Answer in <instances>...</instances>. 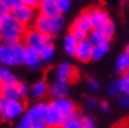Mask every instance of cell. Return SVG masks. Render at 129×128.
<instances>
[{
  "mask_svg": "<svg viewBox=\"0 0 129 128\" xmlns=\"http://www.w3.org/2000/svg\"><path fill=\"white\" fill-rule=\"evenodd\" d=\"M38 12H39L38 14L44 16V17H59V16H61L55 0H42L41 4L38 5Z\"/></svg>",
  "mask_w": 129,
  "mask_h": 128,
  "instance_id": "13",
  "label": "cell"
},
{
  "mask_svg": "<svg viewBox=\"0 0 129 128\" xmlns=\"http://www.w3.org/2000/svg\"><path fill=\"white\" fill-rule=\"evenodd\" d=\"M42 0H22V4H25L27 7H31V8H37L38 5L41 4Z\"/></svg>",
  "mask_w": 129,
  "mask_h": 128,
  "instance_id": "40",
  "label": "cell"
},
{
  "mask_svg": "<svg viewBox=\"0 0 129 128\" xmlns=\"http://www.w3.org/2000/svg\"><path fill=\"white\" fill-rule=\"evenodd\" d=\"M77 46H78V42L74 39V37L72 34L68 33L64 37V41H63L64 52H65L68 56H74L76 55V51H77Z\"/></svg>",
  "mask_w": 129,
  "mask_h": 128,
  "instance_id": "19",
  "label": "cell"
},
{
  "mask_svg": "<svg viewBox=\"0 0 129 128\" xmlns=\"http://www.w3.org/2000/svg\"><path fill=\"white\" fill-rule=\"evenodd\" d=\"M48 94L52 97V99H63L68 98L69 94V85L59 80H52L48 84Z\"/></svg>",
  "mask_w": 129,
  "mask_h": 128,
  "instance_id": "9",
  "label": "cell"
},
{
  "mask_svg": "<svg viewBox=\"0 0 129 128\" xmlns=\"http://www.w3.org/2000/svg\"><path fill=\"white\" fill-rule=\"evenodd\" d=\"M98 107H99V110L103 112V114H107V112L111 110V105L108 101H101L99 103H98Z\"/></svg>",
  "mask_w": 129,
  "mask_h": 128,
  "instance_id": "37",
  "label": "cell"
},
{
  "mask_svg": "<svg viewBox=\"0 0 129 128\" xmlns=\"http://www.w3.org/2000/svg\"><path fill=\"white\" fill-rule=\"evenodd\" d=\"M20 90H21L22 98H27V97H30V88L25 84V82H20Z\"/></svg>",
  "mask_w": 129,
  "mask_h": 128,
  "instance_id": "38",
  "label": "cell"
},
{
  "mask_svg": "<svg viewBox=\"0 0 129 128\" xmlns=\"http://www.w3.org/2000/svg\"><path fill=\"white\" fill-rule=\"evenodd\" d=\"M113 128H126V125H115Z\"/></svg>",
  "mask_w": 129,
  "mask_h": 128,
  "instance_id": "45",
  "label": "cell"
},
{
  "mask_svg": "<svg viewBox=\"0 0 129 128\" xmlns=\"http://www.w3.org/2000/svg\"><path fill=\"white\" fill-rule=\"evenodd\" d=\"M56 4H57V8L60 14H64L67 12H69L71 7H72V2L71 0H56Z\"/></svg>",
  "mask_w": 129,
  "mask_h": 128,
  "instance_id": "30",
  "label": "cell"
},
{
  "mask_svg": "<svg viewBox=\"0 0 129 128\" xmlns=\"http://www.w3.org/2000/svg\"><path fill=\"white\" fill-rule=\"evenodd\" d=\"M110 51V41H104L96 46H93V56L91 60H101L103 59Z\"/></svg>",
  "mask_w": 129,
  "mask_h": 128,
  "instance_id": "21",
  "label": "cell"
},
{
  "mask_svg": "<svg viewBox=\"0 0 129 128\" xmlns=\"http://www.w3.org/2000/svg\"><path fill=\"white\" fill-rule=\"evenodd\" d=\"M48 111V103L44 101H38L26 109V114L31 118L33 122H44Z\"/></svg>",
  "mask_w": 129,
  "mask_h": 128,
  "instance_id": "8",
  "label": "cell"
},
{
  "mask_svg": "<svg viewBox=\"0 0 129 128\" xmlns=\"http://www.w3.org/2000/svg\"><path fill=\"white\" fill-rule=\"evenodd\" d=\"M55 52H56L55 44L52 43V42H50L47 46L39 52V54H41V60H42V63H44V64L51 63L52 60H54V58H55Z\"/></svg>",
  "mask_w": 129,
  "mask_h": 128,
  "instance_id": "24",
  "label": "cell"
},
{
  "mask_svg": "<svg viewBox=\"0 0 129 128\" xmlns=\"http://www.w3.org/2000/svg\"><path fill=\"white\" fill-rule=\"evenodd\" d=\"M25 32L26 28L20 24L17 20H14L11 14L0 21V42L2 44L13 46L16 43L22 42Z\"/></svg>",
  "mask_w": 129,
  "mask_h": 128,
  "instance_id": "1",
  "label": "cell"
},
{
  "mask_svg": "<svg viewBox=\"0 0 129 128\" xmlns=\"http://www.w3.org/2000/svg\"><path fill=\"white\" fill-rule=\"evenodd\" d=\"M55 2H56V0H55Z\"/></svg>",
  "mask_w": 129,
  "mask_h": 128,
  "instance_id": "47",
  "label": "cell"
},
{
  "mask_svg": "<svg viewBox=\"0 0 129 128\" xmlns=\"http://www.w3.org/2000/svg\"><path fill=\"white\" fill-rule=\"evenodd\" d=\"M72 28L77 29V30H81V32L89 34L90 32L93 30V24H91V20H90L87 12H82L80 13L77 17L74 18L73 24H72Z\"/></svg>",
  "mask_w": 129,
  "mask_h": 128,
  "instance_id": "15",
  "label": "cell"
},
{
  "mask_svg": "<svg viewBox=\"0 0 129 128\" xmlns=\"http://www.w3.org/2000/svg\"><path fill=\"white\" fill-rule=\"evenodd\" d=\"M93 24V29L99 30L107 39H111L115 34V24L112 22L108 12L101 7H91L86 11Z\"/></svg>",
  "mask_w": 129,
  "mask_h": 128,
  "instance_id": "2",
  "label": "cell"
},
{
  "mask_svg": "<svg viewBox=\"0 0 129 128\" xmlns=\"http://www.w3.org/2000/svg\"><path fill=\"white\" fill-rule=\"evenodd\" d=\"M64 120L65 118L51 103H48V111H47L46 119H44V123L47 124V127L48 128H61Z\"/></svg>",
  "mask_w": 129,
  "mask_h": 128,
  "instance_id": "12",
  "label": "cell"
},
{
  "mask_svg": "<svg viewBox=\"0 0 129 128\" xmlns=\"http://www.w3.org/2000/svg\"><path fill=\"white\" fill-rule=\"evenodd\" d=\"M52 106H54L60 114H61L65 119L69 116V115H72L73 112H76L77 110H76V103L72 101V99H69V98H63V99H52L51 102H50Z\"/></svg>",
  "mask_w": 129,
  "mask_h": 128,
  "instance_id": "11",
  "label": "cell"
},
{
  "mask_svg": "<svg viewBox=\"0 0 129 128\" xmlns=\"http://www.w3.org/2000/svg\"><path fill=\"white\" fill-rule=\"evenodd\" d=\"M47 94H48V82L46 80H39L30 86V97H33L34 99L41 101Z\"/></svg>",
  "mask_w": 129,
  "mask_h": 128,
  "instance_id": "16",
  "label": "cell"
},
{
  "mask_svg": "<svg viewBox=\"0 0 129 128\" xmlns=\"http://www.w3.org/2000/svg\"><path fill=\"white\" fill-rule=\"evenodd\" d=\"M24 64L27 65L29 68L31 69H37L39 68L41 64H42V60H41V54L37 52L31 48H27L25 50V56H24Z\"/></svg>",
  "mask_w": 129,
  "mask_h": 128,
  "instance_id": "17",
  "label": "cell"
},
{
  "mask_svg": "<svg viewBox=\"0 0 129 128\" xmlns=\"http://www.w3.org/2000/svg\"><path fill=\"white\" fill-rule=\"evenodd\" d=\"M0 92L5 101H24L20 90V81L13 82V84H2Z\"/></svg>",
  "mask_w": 129,
  "mask_h": 128,
  "instance_id": "10",
  "label": "cell"
},
{
  "mask_svg": "<svg viewBox=\"0 0 129 128\" xmlns=\"http://www.w3.org/2000/svg\"><path fill=\"white\" fill-rule=\"evenodd\" d=\"M31 127H33V120H31V118H30L26 112H25V114L18 119L17 128H31Z\"/></svg>",
  "mask_w": 129,
  "mask_h": 128,
  "instance_id": "29",
  "label": "cell"
},
{
  "mask_svg": "<svg viewBox=\"0 0 129 128\" xmlns=\"http://www.w3.org/2000/svg\"><path fill=\"white\" fill-rule=\"evenodd\" d=\"M34 28L43 33L46 37L51 38V37L59 35L64 29V18L63 16L59 17H44L41 14H37L35 21H34Z\"/></svg>",
  "mask_w": 129,
  "mask_h": 128,
  "instance_id": "3",
  "label": "cell"
},
{
  "mask_svg": "<svg viewBox=\"0 0 129 128\" xmlns=\"http://www.w3.org/2000/svg\"><path fill=\"white\" fill-rule=\"evenodd\" d=\"M0 2H2L9 11H13L14 8L22 5V0H0Z\"/></svg>",
  "mask_w": 129,
  "mask_h": 128,
  "instance_id": "34",
  "label": "cell"
},
{
  "mask_svg": "<svg viewBox=\"0 0 129 128\" xmlns=\"http://www.w3.org/2000/svg\"><path fill=\"white\" fill-rule=\"evenodd\" d=\"M9 14H11V11L7 8V7H5L2 2H0V21L4 20L5 17H8Z\"/></svg>",
  "mask_w": 129,
  "mask_h": 128,
  "instance_id": "39",
  "label": "cell"
},
{
  "mask_svg": "<svg viewBox=\"0 0 129 128\" xmlns=\"http://www.w3.org/2000/svg\"><path fill=\"white\" fill-rule=\"evenodd\" d=\"M25 112L26 105L24 101H5L0 110V118L4 122H12V120L20 119Z\"/></svg>",
  "mask_w": 129,
  "mask_h": 128,
  "instance_id": "5",
  "label": "cell"
},
{
  "mask_svg": "<svg viewBox=\"0 0 129 128\" xmlns=\"http://www.w3.org/2000/svg\"><path fill=\"white\" fill-rule=\"evenodd\" d=\"M124 52H125V54H128V56H129V43L126 44V47H125V51H124Z\"/></svg>",
  "mask_w": 129,
  "mask_h": 128,
  "instance_id": "43",
  "label": "cell"
},
{
  "mask_svg": "<svg viewBox=\"0 0 129 128\" xmlns=\"http://www.w3.org/2000/svg\"><path fill=\"white\" fill-rule=\"evenodd\" d=\"M69 34H72V35L74 37V39L77 41L78 43H81V42H83V41H86V39H87V35H89V34H86V33L81 32V30L74 29V28H71V30H69Z\"/></svg>",
  "mask_w": 129,
  "mask_h": 128,
  "instance_id": "31",
  "label": "cell"
},
{
  "mask_svg": "<svg viewBox=\"0 0 129 128\" xmlns=\"http://www.w3.org/2000/svg\"><path fill=\"white\" fill-rule=\"evenodd\" d=\"M54 79L55 80H59V81H63L65 84L69 85L71 82L76 81L78 77V71L77 68L69 62H63L60 63L55 71H54Z\"/></svg>",
  "mask_w": 129,
  "mask_h": 128,
  "instance_id": "6",
  "label": "cell"
},
{
  "mask_svg": "<svg viewBox=\"0 0 129 128\" xmlns=\"http://www.w3.org/2000/svg\"><path fill=\"white\" fill-rule=\"evenodd\" d=\"M120 81V90H121V95H128L129 97V80L125 77L119 79Z\"/></svg>",
  "mask_w": 129,
  "mask_h": 128,
  "instance_id": "32",
  "label": "cell"
},
{
  "mask_svg": "<svg viewBox=\"0 0 129 128\" xmlns=\"http://www.w3.org/2000/svg\"><path fill=\"white\" fill-rule=\"evenodd\" d=\"M117 102L121 109H129V97L128 95H120Z\"/></svg>",
  "mask_w": 129,
  "mask_h": 128,
  "instance_id": "36",
  "label": "cell"
},
{
  "mask_svg": "<svg viewBox=\"0 0 129 128\" xmlns=\"http://www.w3.org/2000/svg\"><path fill=\"white\" fill-rule=\"evenodd\" d=\"M0 81H2V84H13V82H17L18 80L14 72L11 69V67L0 65Z\"/></svg>",
  "mask_w": 129,
  "mask_h": 128,
  "instance_id": "23",
  "label": "cell"
},
{
  "mask_svg": "<svg viewBox=\"0 0 129 128\" xmlns=\"http://www.w3.org/2000/svg\"><path fill=\"white\" fill-rule=\"evenodd\" d=\"M81 120H82L83 128H96V127H95V120H94L91 116L82 115V116H81Z\"/></svg>",
  "mask_w": 129,
  "mask_h": 128,
  "instance_id": "33",
  "label": "cell"
},
{
  "mask_svg": "<svg viewBox=\"0 0 129 128\" xmlns=\"http://www.w3.org/2000/svg\"><path fill=\"white\" fill-rule=\"evenodd\" d=\"M123 77H125V79H128V80H129V71H128V72H126V73L124 74V76H123Z\"/></svg>",
  "mask_w": 129,
  "mask_h": 128,
  "instance_id": "44",
  "label": "cell"
},
{
  "mask_svg": "<svg viewBox=\"0 0 129 128\" xmlns=\"http://www.w3.org/2000/svg\"><path fill=\"white\" fill-rule=\"evenodd\" d=\"M91 56H93V44L87 39L78 43L74 58L81 63H87L89 60H91Z\"/></svg>",
  "mask_w": 129,
  "mask_h": 128,
  "instance_id": "14",
  "label": "cell"
},
{
  "mask_svg": "<svg viewBox=\"0 0 129 128\" xmlns=\"http://www.w3.org/2000/svg\"><path fill=\"white\" fill-rule=\"evenodd\" d=\"M98 103H99V102L95 99V97H87V98L85 99V106L87 109H90V110L98 107Z\"/></svg>",
  "mask_w": 129,
  "mask_h": 128,
  "instance_id": "35",
  "label": "cell"
},
{
  "mask_svg": "<svg viewBox=\"0 0 129 128\" xmlns=\"http://www.w3.org/2000/svg\"><path fill=\"white\" fill-rule=\"evenodd\" d=\"M115 71H116V73L123 74V76L129 71V56H128V54L123 52V54H120L117 56L116 62H115Z\"/></svg>",
  "mask_w": 129,
  "mask_h": 128,
  "instance_id": "20",
  "label": "cell"
},
{
  "mask_svg": "<svg viewBox=\"0 0 129 128\" xmlns=\"http://www.w3.org/2000/svg\"><path fill=\"white\" fill-rule=\"evenodd\" d=\"M87 41L91 43L93 46H96V44H99V43H102V42H104V41H110V39L106 38V37L99 32V30L93 29L91 32L89 33V35H87Z\"/></svg>",
  "mask_w": 129,
  "mask_h": 128,
  "instance_id": "26",
  "label": "cell"
},
{
  "mask_svg": "<svg viewBox=\"0 0 129 128\" xmlns=\"http://www.w3.org/2000/svg\"><path fill=\"white\" fill-rule=\"evenodd\" d=\"M86 88H87V90H89L90 93L95 94V93H98V92L101 90V82H99V80L95 79V77H90V79L87 80Z\"/></svg>",
  "mask_w": 129,
  "mask_h": 128,
  "instance_id": "28",
  "label": "cell"
},
{
  "mask_svg": "<svg viewBox=\"0 0 129 128\" xmlns=\"http://www.w3.org/2000/svg\"><path fill=\"white\" fill-rule=\"evenodd\" d=\"M13 54H14V67L16 65H21L24 64V56H25V44L20 42V43H16L13 44Z\"/></svg>",
  "mask_w": 129,
  "mask_h": 128,
  "instance_id": "25",
  "label": "cell"
},
{
  "mask_svg": "<svg viewBox=\"0 0 129 128\" xmlns=\"http://www.w3.org/2000/svg\"><path fill=\"white\" fill-rule=\"evenodd\" d=\"M31 128H48L47 124L44 122H33V127Z\"/></svg>",
  "mask_w": 129,
  "mask_h": 128,
  "instance_id": "41",
  "label": "cell"
},
{
  "mask_svg": "<svg viewBox=\"0 0 129 128\" xmlns=\"http://www.w3.org/2000/svg\"><path fill=\"white\" fill-rule=\"evenodd\" d=\"M4 102H5V99H4V97H3L2 92H0V110H2V107H3V105H4Z\"/></svg>",
  "mask_w": 129,
  "mask_h": 128,
  "instance_id": "42",
  "label": "cell"
},
{
  "mask_svg": "<svg viewBox=\"0 0 129 128\" xmlns=\"http://www.w3.org/2000/svg\"><path fill=\"white\" fill-rule=\"evenodd\" d=\"M107 93L111 95V97H119L121 95V90H120V81L119 79L111 81L110 84L107 85Z\"/></svg>",
  "mask_w": 129,
  "mask_h": 128,
  "instance_id": "27",
  "label": "cell"
},
{
  "mask_svg": "<svg viewBox=\"0 0 129 128\" xmlns=\"http://www.w3.org/2000/svg\"><path fill=\"white\" fill-rule=\"evenodd\" d=\"M50 42H51V39L48 37H46L43 33H41L39 30H37L34 26L26 29L25 35L22 38V43L25 44V47L31 48L37 52H41Z\"/></svg>",
  "mask_w": 129,
  "mask_h": 128,
  "instance_id": "4",
  "label": "cell"
},
{
  "mask_svg": "<svg viewBox=\"0 0 129 128\" xmlns=\"http://www.w3.org/2000/svg\"><path fill=\"white\" fill-rule=\"evenodd\" d=\"M0 64L3 67H13L14 65V54L13 47L0 43Z\"/></svg>",
  "mask_w": 129,
  "mask_h": 128,
  "instance_id": "18",
  "label": "cell"
},
{
  "mask_svg": "<svg viewBox=\"0 0 129 128\" xmlns=\"http://www.w3.org/2000/svg\"><path fill=\"white\" fill-rule=\"evenodd\" d=\"M0 85H2V81H0Z\"/></svg>",
  "mask_w": 129,
  "mask_h": 128,
  "instance_id": "46",
  "label": "cell"
},
{
  "mask_svg": "<svg viewBox=\"0 0 129 128\" xmlns=\"http://www.w3.org/2000/svg\"><path fill=\"white\" fill-rule=\"evenodd\" d=\"M11 16L26 28L31 22L34 24L37 14H35V8H31V7L22 4V5L17 7V8H14L13 11H11Z\"/></svg>",
  "mask_w": 129,
  "mask_h": 128,
  "instance_id": "7",
  "label": "cell"
},
{
  "mask_svg": "<svg viewBox=\"0 0 129 128\" xmlns=\"http://www.w3.org/2000/svg\"><path fill=\"white\" fill-rule=\"evenodd\" d=\"M81 114L78 111L73 112L72 115H69L61 125V128H83L82 125V120H81Z\"/></svg>",
  "mask_w": 129,
  "mask_h": 128,
  "instance_id": "22",
  "label": "cell"
}]
</instances>
